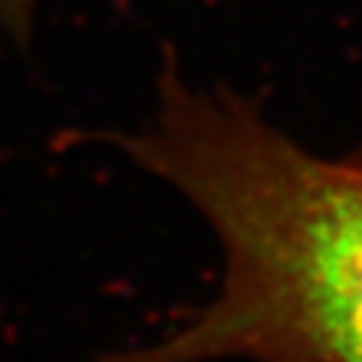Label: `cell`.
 Wrapping results in <instances>:
<instances>
[{"instance_id":"obj_2","label":"cell","mask_w":362,"mask_h":362,"mask_svg":"<svg viewBox=\"0 0 362 362\" xmlns=\"http://www.w3.org/2000/svg\"><path fill=\"white\" fill-rule=\"evenodd\" d=\"M40 0H0V29L18 46H26L35 32Z\"/></svg>"},{"instance_id":"obj_1","label":"cell","mask_w":362,"mask_h":362,"mask_svg":"<svg viewBox=\"0 0 362 362\" xmlns=\"http://www.w3.org/2000/svg\"><path fill=\"white\" fill-rule=\"evenodd\" d=\"M120 148L214 228L223 277L174 334L98 362H362V151L311 154L174 63L151 120Z\"/></svg>"}]
</instances>
